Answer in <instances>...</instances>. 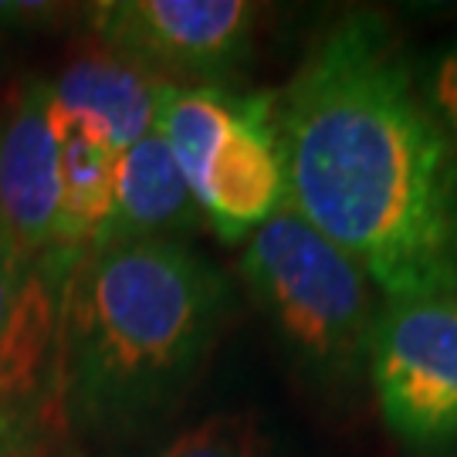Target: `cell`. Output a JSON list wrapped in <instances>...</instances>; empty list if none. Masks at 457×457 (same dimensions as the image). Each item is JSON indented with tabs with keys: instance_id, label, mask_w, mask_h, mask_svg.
I'll list each match as a JSON object with an SVG mask.
<instances>
[{
	"instance_id": "obj_3",
	"label": "cell",
	"mask_w": 457,
	"mask_h": 457,
	"mask_svg": "<svg viewBox=\"0 0 457 457\" xmlns=\"http://www.w3.org/2000/svg\"><path fill=\"white\" fill-rule=\"evenodd\" d=\"M241 271L295 360L319 379H356L366 370L386 298L292 204L247 237Z\"/></svg>"
},
{
	"instance_id": "obj_11",
	"label": "cell",
	"mask_w": 457,
	"mask_h": 457,
	"mask_svg": "<svg viewBox=\"0 0 457 457\" xmlns=\"http://www.w3.org/2000/svg\"><path fill=\"white\" fill-rule=\"evenodd\" d=\"M51 126L58 136V180H62L58 245L62 254L79 262L112 211L119 149L98 129L65 115L54 102H51Z\"/></svg>"
},
{
	"instance_id": "obj_6",
	"label": "cell",
	"mask_w": 457,
	"mask_h": 457,
	"mask_svg": "<svg viewBox=\"0 0 457 457\" xmlns=\"http://www.w3.org/2000/svg\"><path fill=\"white\" fill-rule=\"evenodd\" d=\"M366 373L396 441L413 451L457 447V295L386 302Z\"/></svg>"
},
{
	"instance_id": "obj_8",
	"label": "cell",
	"mask_w": 457,
	"mask_h": 457,
	"mask_svg": "<svg viewBox=\"0 0 457 457\" xmlns=\"http://www.w3.org/2000/svg\"><path fill=\"white\" fill-rule=\"evenodd\" d=\"M58 136L51 126V85L28 82L0 129V234L34 258L79 264L62 254Z\"/></svg>"
},
{
	"instance_id": "obj_4",
	"label": "cell",
	"mask_w": 457,
	"mask_h": 457,
	"mask_svg": "<svg viewBox=\"0 0 457 457\" xmlns=\"http://www.w3.org/2000/svg\"><path fill=\"white\" fill-rule=\"evenodd\" d=\"M153 129L173 153L196 211L228 245L247 241L288 204L285 149L271 96L160 82Z\"/></svg>"
},
{
	"instance_id": "obj_12",
	"label": "cell",
	"mask_w": 457,
	"mask_h": 457,
	"mask_svg": "<svg viewBox=\"0 0 457 457\" xmlns=\"http://www.w3.org/2000/svg\"><path fill=\"white\" fill-rule=\"evenodd\" d=\"M156 457H278V447L254 413L228 410L180 430Z\"/></svg>"
},
{
	"instance_id": "obj_9",
	"label": "cell",
	"mask_w": 457,
	"mask_h": 457,
	"mask_svg": "<svg viewBox=\"0 0 457 457\" xmlns=\"http://www.w3.org/2000/svg\"><path fill=\"white\" fill-rule=\"evenodd\" d=\"M196 217L200 211L180 166L163 136L153 129L119 153L112 211L92 237L88 251L132 241H177L180 230L194 228Z\"/></svg>"
},
{
	"instance_id": "obj_5",
	"label": "cell",
	"mask_w": 457,
	"mask_h": 457,
	"mask_svg": "<svg viewBox=\"0 0 457 457\" xmlns=\"http://www.w3.org/2000/svg\"><path fill=\"white\" fill-rule=\"evenodd\" d=\"M75 264L0 234V457H28L62 420V302Z\"/></svg>"
},
{
	"instance_id": "obj_13",
	"label": "cell",
	"mask_w": 457,
	"mask_h": 457,
	"mask_svg": "<svg viewBox=\"0 0 457 457\" xmlns=\"http://www.w3.org/2000/svg\"><path fill=\"white\" fill-rule=\"evenodd\" d=\"M417 82L424 88L430 112L437 115V122L457 149V37L434 51V58L424 68H417Z\"/></svg>"
},
{
	"instance_id": "obj_7",
	"label": "cell",
	"mask_w": 457,
	"mask_h": 457,
	"mask_svg": "<svg viewBox=\"0 0 457 457\" xmlns=\"http://www.w3.org/2000/svg\"><path fill=\"white\" fill-rule=\"evenodd\" d=\"M258 4L247 0H109L92 7L105 51L143 71L213 85L254 45Z\"/></svg>"
},
{
	"instance_id": "obj_1",
	"label": "cell",
	"mask_w": 457,
	"mask_h": 457,
	"mask_svg": "<svg viewBox=\"0 0 457 457\" xmlns=\"http://www.w3.org/2000/svg\"><path fill=\"white\" fill-rule=\"evenodd\" d=\"M275 115L288 204L386 302L457 295V149L383 17H339Z\"/></svg>"
},
{
	"instance_id": "obj_10",
	"label": "cell",
	"mask_w": 457,
	"mask_h": 457,
	"mask_svg": "<svg viewBox=\"0 0 457 457\" xmlns=\"http://www.w3.org/2000/svg\"><path fill=\"white\" fill-rule=\"evenodd\" d=\"M163 79L112 51L82 54L51 85V102L65 115L98 129L119 153L153 132L156 88Z\"/></svg>"
},
{
	"instance_id": "obj_2",
	"label": "cell",
	"mask_w": 457,
	"mask_h": 457,
	"mask_svg": "<svg viewBox=\"0 0 457 457\" xmlns=\"http://www.w3.org/2000/svg\"><path fill=\"white\" fill-rule=\"evenodd\" d=\"M230 309L224 275L183 241L85 251L62 302V400L92 430L163 413L204 370Z\"/></svg>"
}]
</instances>
